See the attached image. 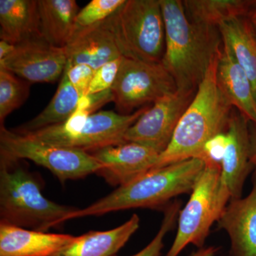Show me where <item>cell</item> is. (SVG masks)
I'll return each instance as SVG.
<instances>
[{"mask_svg": "<svg viewBox=\"0 0 256 256\" xmlns=\"http://www.w3.org/2000/svg\"><path fill=\"white\" fill-rule=\"evenodd\" d=\"M160 2L165 26L161 63L172 76L178 88L197 90L223 46L220 30L192 22L183 1Z\"/></svg>", "mask_w": 256, "mask_h": 256, "instance_id": "6da1fadb", "label": "cell"}, {"mask_svg": "<svg viewBox=\"0 0 256 256\" xmlns=\"http://www.w3.org/2000/svg\"><path fill=\"white\" fill-rule=\"evenodd\" d=\"M218 56L197 88L169 146L160 154L152 169L192 158L203 160L207 146L226 130L233 106L217 84Z\"/></svg>", "mask_w": 256, "mask_h": 256, "instance_id": "7a4b0ae2", "label": "cell"}, {"mask_svg": "<svg viewBox=\"0 0 256 256\" xmlns=\"http://www.w3.org/2000/svg\"><path fill=\"white\" fill-rule=\"evenodd\" d=\"M204 166L203 160L192 158L152 169L90 206L77 208L65 222L131 208L163 210L175 197L192 193Z\"/></svg>", "mask_w": 256, "mask_h": 256, "instance_id": "3957f363", "label": "cell"}, {"mask_svg": "<svg viewBox=\"0 0 256 256\" xmlns=\"http://www.w3.org/2000/svg\"><path fill=\"white\" fill-rule=\"evenodd\" d=\"M0 156L1 223L46 232L78 208L47 200L36 174L22 166L20 160L1 153Z\"/></svg>", "mask_w": 256, "mask_h": 256, "instance_id": "277c9868", "label": "cell"}, {"mask_svg": "<svg viewBox=\"0 0 256 256\" xmlns=\"http://www.w3.org/2000/svg\"><path fill=\"white\" fill-rule=\"evenodd\" d=\"M204 161V168L186 206L180 210L176 236L165 256H178L190 244L198 248L204 247L212 226L232 198L222 178L220 162L212 158Z\"/></svg>", "mask_w": 256, "mask_h": 256, "instance_id": "5b68a950", "label": "cell"}, {"mask_svg": "<svg viewBox=\"0 0 256 256\" xmlns=\"http://www.w3.org/2000/svg\"><path fill=\"white\" fill-rule=\"evenodd\" d=\"M149 106L124 114L102 110L92 114L76 110L63 124L21 133L41 142L90 152L105 146L124 143V134Z\"/></svg>", "mask_w": 256, "mask_h": 256, "instance_id": "8992f818", "label": "cell"}, {"mask_svg": "<svg viewBox=\"0 0 256 256\" xmlns=\"http://www.w3.org/2000/svg\"><path fill=\"white\" fill-rule=\"evenodd\" d=\"M122 56L160 63L165 48V26L160 0H126L110 16Z\"/></svg>", "mask_w": 256, "mask_h": 256, "instance_id": "52a82bcc", "label": "cell"}, {"mask_svg": "<svg viewBox=\"0 0 256 256\" xmlns=\"http://www.w3.org/2000/svg\"><path fill=\"white\" fill-rule=\"evenodd\" d=\"M0 153L31 160L50 170L62 183L96 174L104 168L86 152L41 142L4 126L0 127Z\"/></svg>", "mask_w": 256, "mask_h": 256, "instance_id": "ba28073f", "label": "cell"}, {"mask_svg": "<svg viewBox=\"0 0 256 256\" xmlns=\"http://www.w3.org/2000/svg\"><path fill=\"white\" fill-rule=\"evenodd\" d=\"M178 89L174 78L161 62L151 63L124 56L111 92L119 114H129Z\"/></svg>", "mask_w": 256, "mask_h": 256, "instance_id": "9c48e42d", "label": "cell"}, {"mask_svg": "<svg viewBox=\"0 0 256 256\" xmlns=\"http://www.w3.org/2000/svg\"><path fill=\"white\" fill-rule=\"evenodd\" d=\"M196 92L178 88L156 100L128 130L124 134L126 142L143 144L161 154L169 146L180 119Z\"/></svg>", "mask_w": 256, "mask_h": 256, "instance_id": "30bf717a", "label": "cell"}, {"mask_svg": "<svg viewBox=\"0 0 256 256\" xmlns=\"http://www.w3.org/2000/svg\"><path fill=\"white\" fill-rule=\"evenodd\" d=\"M66 48L52 46L43 38L15 45L14 52L0 60L4 68L30 84H52L63 76L67 64Z\"/></svg>", "mask_w": 256, "mask_h": 256, "instance_id": "8fae6325", "label": "cell"}, {"mask_svg": "<svg viewBox=\"0 0 256 256\" xmlns=\"http://www.w3.org/2000/svg\"><path fill=\"white\" fill-rule=\"evenodd\" d=\"M104 166L96 174L112 186H122L154 168L160 153L136 142H124L89 152Z\"/></svg>", "mask_w": 256, "mask_h": 256, "instance_id": "7c38bea8", "label": "cell"}, {"mask_svg": "<svg viewBox=\"0 0 256 256\" xmlns=\"http://www.w3.org/2000/svg\"><path fill=\"white\" fill-rule=\"evenodd\" d=\"M250 121L240 112H234L224 132L220 159L222 178L232 198H242L248 176L254 171L249 156Z\"/></svg>", "mask_w": 256, "mask_h": 256, "instance_id": "4fadbf2b", "label": "cell"}, {"mask_svg": "<svg viewBox=\"0 0 256 256\" xmlns=\"http://www.w3.org/2000/svg\"><path fill=\"white\" fill-rule=\"evenodd\" d=\"M252 188L246 196L230 200L216 223L228 235V256H256V170Z\"/></svg>", "mask_w": 256, "mask_h": 256, "instance_id": "5bb4252c", "label": "cell"}, {"mask_svg": "<svg viewBox=\"0 0 256 256\" xmlns=\"http://www.w3.org/2000/svg\"><path fill=\"white\" fill-rule=\"evenodd\" d=\"M110 18L74 34L66 47L67 64H85L96 70L104 64L122 56Z\"/></svg>", "mask_w": 256, "mask_h": 256, "instance_id": "9a60e30c", "label": "cell"}, {"mask_svg": "<svg viewBox=\"0 0 256 256\" xmlns=\"http://www.w3.org/2000/svg\"><path fill=\"white\" fill-rule=\"evenodd\" d=\"M74 238L0 222V256H52Z\"/></svg>", "mask_w": 256, "mask_h": 256, "instance_id": "2e32d148", "label": "cell"}, {"mask_svg": "<svg viewBox=\"0 0 256 256\" xmlns=\"http://www.w3.org/2000/svg\"><path fill=\"white\" fill-rule=\"evenodd\" d=\"M217 84L230 105L256 124V100L252 82L223 42L216 68Z\"/></svg>", "mask_w": 256, "mask_h": 256, "instance_id": "e0dca14e", "label": "cell"}, {"mask_svg": "<svg viewBox=\"0 0 256 256\" xmlns=\"http://www.w3.org/2000/svg\"><path fill=\"white\" fill-rule=\"evenodd\" d=\"M140 220L133 214L118 227L104 232H89L75 236L70 244L52 256H114L137 232Z\"/></svg>", "mask_w": 256, "mask_h": 256, "instance_id": "ac0fdd59", "label": "cell"}, {"mask_svg": "<svg viewBox=\"0 0 256 256\" xmlns=\"http://www.w3.org/2000/svg\"><path fill=\"white\" fill-rule=\"evenodd\" d=\"M42 38L37 0H0V38L16 45Z\"/></svg>", "mask_w": 256, "mask_h": 256, "instance_id": "d6986e66", "label": "cell"}, {"mask_svg": "<svg viewBox=\"0 0 256 256\" xmlns=\"http://www.w3.org/2000/svg\"><path fill=\"white\" fill-rule=\"evenodd\" d=\"M42 38L52 46L66 48L73 37L78 5L75 0H37Z\"/></svg>", "mask_w": 256, "mask_h": 256, "instance_id": "ffe728a7", "label": "cell"}, {"mask_svg": "<svg viewBox=\"0 0 256 256\" xmlns=\"http://www.w3.org/2000/svg\"><path fill=\"white\" fill-rule=\"evenodd\" d=\"M224 43L232 50L252 82L256 100V36L246 18H234L218 26Z\"/></svg>", "mask_w": 256, "mask_h": 256, "instance_id": "44dd1931", "label": "cell"}, {"mask_svg": "<svg viewBox=\"0 0 256 256\" xmlns=\"http://www.w3.org/2000/svg\"><path fill=\"white\" fill-rule=\"evenodd\" d=\"M82 97L63 74L58 88L48 106L36 117L13 130L26 133L63 124L77 110Z\"/></svg>", "mask_w": 256, "mask_h": 256, "instance_id": "7402d4cb", "label": "cell"}, {"mask_svg": "<svg viewBox=\"0 0 256 256\" xmlns=\"http://www.w3.org/2000/svg\"><path fill=\"white\" fill-rule=\"evenodd\" d=\"M183 4L192 22L218 28L224 22L250 15L256 8V1L186 0Z\"/></svg>", "mask_w": 256, "mask_h": 256, "instance_id": "603a6c76", "label": "cell"}, {"mask_svg": "<svg viewBox=\"0 0 256 256\" xmlns=\"http://www.w3.org/2000/svg\"><path fill=\"white\" fill-rule=\"evenodd\" d=\"M32 84L4 68H0V124L24 104Z\"/></svg>", "mask_w": 256, "mask_h": 256, "instance_id": "cb8c5ba5", "label": "cell"}, {"mask_svg": "<svg viewBox=\"0 0 256 256\" xmlns=\"http://www.w3.org/2000/svg\"><path fill=\"white\" fill-rule=\"evenodd\" d=\"M126 0H92L79 10L75 20L76 32L105 21L124 4Z\"/></svg>", "mask_w": 256, "mask_h": 256, "instance_id": "d4e9b609", "label": "cell"}, {"mask_svg": "<svg viewBox=\"0 0 256 256\" xmlns=\"http://www.w3.org/2000/svg\"><path fill=\"white\" fill-rule=\"evenodd\" d=\"M182 210V202L178 200L170 203L163 208L164 216L161 226L154 238L141 252L130 256H160L164 246V240L166 234L174 229L178 223V215Z\"/></svg>", "mask_w": 256, "mask_h": 256, "instance_id": "484cf974", "label": "cell"}, {"mask_svg": "<svg viewBox=\"0 0 256 256\" xmlns=\"http://www.w3.org/2000/svg\"><path fill=\"white\" fill-rule=\"evenodd\" d=\"M122 57L104 64L96 70L86 95L110 90L118 74Z\"/></svg>", "mask_w": 256, "mask_h": 256, "instance_id": "4316f807", "label": "cell"}, {"mask_svg": "<svg viewBox=\"0 0 256 256\" xmlns=\"http://www.w3.org/2000/svg\"><path fill=\"white\" fill-rule=\"evenodd\" d=\"M95 72L96 70L85 64L69 65L66 64L64 75L82 97L86 94Z\"/></svg>", "mask_w": 256, "mask_h": 256, "instance_id": "83f0119b", "label": "cell"}, {"mask_svg": "<svg viewBox=\"0 0 256 256\" xmlns=\"http://www.w3.org/2000/svg\"><path fill=\"white\" fill-rule=\"evenodd\" d=\"M110 101H114L111 89L98 94L86 95L82 96L79 101L77 110L92 114H95L96 110Z\"/></svg>", "mask_w": 256, "mask_h": 256, "instance_id": "f1b7e54d", "label": "cell"}, {"mask_svg": "<svg viewBox=\"0 0 256 256\" xmlns=\"http://www.w3.org/2000/svg\"><path fill=\"white\" fill-rule=\"evenodd\" d=\"M249 156L250 162L256 170V124H249Z\"/></svg>", "mask_w": 256, "mask_h": 256, "instance_id": "f546056e", "label": "cell"}, {"mask_svg": "<svg viewBox=\"0 0 256 256\" xmlns=\"http://www.w3.org/2000/svg\"><path fill=\"white\" fill-rule=\"evenodd\" d=\"M15 48V45L9 42L0 41V60H4L6 57L9 56Z\"/></svg>", "mask_w": 256, "mask_h": 256, "instance_id": "4dcf8cb0", "label": "cell"}, {"mask_svg": "<svg viewBox=\"0 0 256 256\" xmlns=\"http://www.w3.org/2000/svg\"><path fill=\"white\" fill-rule=\"evenodd\" d=\"M220 247L208 246L198 248L190 256H215L220 250Z\"/></svg>", "mask_w": 256, "mask_h": 256, "instance_id": "1f68e13d", "label": "cell"}, {"mask_svg": "<svg viewBox=\"0 0 256 256\" xmlns=\"http://www.w3.org/2000/svg\"><path fill=\"white\" fill-rule=\"evenodd\" d=\"M249 22H250V25H252V31H254L256 36V6L252 12V13H250V20H249Z\"/></svg>", "mask_w": 256, "mask_h": 256, "instance_id": "d6a6232c", "label": "cell"}]
</instances>
